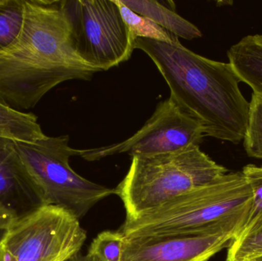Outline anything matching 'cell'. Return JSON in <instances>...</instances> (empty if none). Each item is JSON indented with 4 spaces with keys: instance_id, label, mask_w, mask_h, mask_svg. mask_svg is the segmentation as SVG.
Segmentation results:
<instances>
[{
    "instance_id": "1",
    "label": "cell",
    "mask_w": 262,
    "mask_h": 261,
    "mask_svg": "<svg viewBox=\"0 0 262 261\" xmlns=\"http://www.w3.org/2000/svg\"><path fill=\"white\" fill-rule=\"evenodd\" d=\"M97 72L77 52L63 0H25L21 31L0 50V102L29 110L58 84Z\"/></svg>"
},
{
    "instance_id": "2",
    "label": "cell",
    "mask_w": 262,
    "mask_h": 261,
    "mask_svg": "<svg viewBox=\"0 0 262 261\" xmlns=\"http://www.w3.org/2000/svg\"><path fill=\"white\" fill-rule=\"evenodd\" d=\"M152 60L172 98L201 124L205 136L237 144L244 139L249 102L230 63L213 61L180 44L137 38L135 49Z\"/></svg>"
},
{
    "instance_id": "3",
    "label": "cell",
    "mask_w": 262,
    "mask_h": 261,
    "mask_svg": "<svg viewBox=\"0 0 262 261\" xmlns=\"http://www.w3.org/2000/svg\"><path fill=\"white\" fill-rule=\"evenodd\" d=\"M252 201L242 171L228 173L137 219L125 220L120 231L126 239L224 232L238 235L247 223Z\"/></svg>"
},
{
    "instance_id": "4",
    "label": "cell",
    "mask_w": 262,
    "mask_h": 261,
    "mask_svg": "<svg viewBox=\"0 0 262 261\" xmlns=\"http://www.w3.org/2000/svg\"><path fill=\"white\" fill-rule=\"evenodd\" d=\"M228 173L194 146L149 156H133L125 177L115 188L124 204L126 220L137 219L171 199Z\"/></svg>"
},
{
    "instance_id": "5",
    "label": "cell",
    "mask_w": 262,
    "mask_h": 261,
    "mask_svg": "<svg viewBox=\"0 0 262 261\" xmlns=\"http://www.w3.org/2000/svg\"><path fill=\"white\" fill-rule=\"evenodd\" d=\"M69 140L68 135L46 136L35 143L15 144L42 205L59 207L80 220L98 202L115 195V190L88 180L72 170L70 158L79 156V150L72 148Z\"/></svg>"
},
{
    "instance_id": "6",
    "label": "cell",
    "mask_w": 262,
    "mask_h": 261,
    "mask_svg": "<svg viewBox=\"0 0 262 261\" xmlns=\"http://www.w3.org/2000/svg\"><path fill=\"white\" fill-rule=\"evenodd\" d=\"M86 239L73 215L41 205L6 230L0 242V261H66L80 252Z\"/></svg>"
},
{
    "instance_id": "7",
    "label": "cell",
    "mask_w": 262,
    "mask_h": 261,
    "mask_svg": "<svg viewBox=\"0 0 262 261\" xmlns=\"http://www.w3.org/2000/svg\"><path fill=\"white\" fill-rule=\"evenodd\" d=\"M81 59L99 72L130 59L136 38L116 0H63Z\"/></svg>"
},
{
    "instance_id": "8",
    "label": "cell",
    "mask_w": 262,
    "mask_h": 261,
    "mask_svg": "<svg viewBox=\"0 0 262 261\" xmlns=\"http://www.w3.org/2000/svg\"><path fill=\"white\" fill-rule=\"evenodd\" d=\"M204 136L201 124L169 97L159 103L144 125L125 140L79 150V156L93 162L122 153L131 157L154 156L200 146Z\"/></svg>"
},
{
    "instance_id": "9",
    "label": "cell",
    "mask_w": 262,
    "mask_h": 261,
    "mask_svg": "<svg viewBox=\"0 0 262 261\" xmlns=\"http://www.w3.org/2000/svg\"><path fill=\"white\" fill-rule=\"evenodd\" d=\"M234 232L126 239L121 261H209L229 248Z\"/></svg>"
},
{
    "instance_id": "10",
    "label": "cell",
    "mask_w": 262,
    "mask_h": 261,
    "mask_svg": "<svg viewBox=\"0 0 262 261\" xmlns=\"http://www.w3.org/2000/svg\"><path fill=\"white\" fill-rule=\"evenodd\" d=\"M42 205L18 155L15 141L0 137V229Z\"/></svg>"
},
{
    "instance_id": "11",
    "label": "cell",
    "mask_w": 262,
    "mask_h": 261,
    "mask_svg": "<svg viewBox=\"0 0 262 261\" xmlns=\"http://www.w3.org/2000/svg\"><path fill=\"white\" fill-rule=\"evenodd\" d=\"M227 55L240 81L262 96V35L243 37L229 49Z\"/></svg>"
},
{
    "instance_id": "12",
    "label": "cell",
    "mask_w": 262,
    "mask_h": 261,
    "mask_svg": "<svg viewBox=\"0 0 262 261\" xmlns=\"http://www.w3.org/2000/svg\"><path fill=\"white\" fill-rule=\"evenodd\" d=\"M121 2L130 10L149 18L177 38L192 40L203 35L196 26L159 2L152 0H121Z\"/></svg>"
},
{
    "instance_id": "13",
    "label": "cell",
    "mask_w": 262,
    "mask_h": 261,
    "mask_svg": "<svg viewBox=\"0 0 262 261\" xmlns=\"http://www.w3.org/2000/svg\"><path fill=\"white\" fill-rule=\"evenodd\" d=\"M38 118L0 102V137L15 142L35 143L46 137Z\"/></svg>"
},
{
    "instance_id": "14",
    "label": "cell",
    "mask_w": 262,
    "mask_h": 261,
    "mask_svg": "<svg viewBox=\"0 0 262 261\" xmlns=\"http://www.w3.org/2000/svg\"><path fill=\"white\" fill-rule=\"evenodd\" d=\"M262 256V215L248 223L232 241L226 261H250Z\"/></svg>"
},
{
    "instance_id": "15",
    "label": "cell",
    "mask_w": 262,
    "mask_h": 261,
    "mask_svg": "<svg viewBox=\"0 0 262 261\" xmlns=\"http://www.w3.org/2000/svg\"><path fill=\"white\" fill-rule=\"evenodd\" d=\"M121 15L128 26L133 36L137 38H146L162 42L175 43L180 41L179 38L172 35L157 23L143 15H138L124 6L121 0H116Z\"/></svg>"
},
{
    "instance_id": "16",
    "label": "cell",
    "mask_w": 262,
    "mask_h": 261,
    "mask_svg": "<svg viewBox=\"0 0 262 261\" xmlns=\"http://www.w3.org/2000/svg\"><path fill=\"white\" fill-rule=\"evenodd\" d=\"M24 15L25 0H0V50L17 38Z\"/></svg>"
},
{
    "instance_id": "17",
    "label": "cell",
    "mask_w": 262,
    "mask_h": 261,
    "mask_svg": "<svg viewBox=\"0 0 262 261\" xmlns=\"http://www.w3.org/2000/svg\"><path fill=\"white\" fill-rule=\"evenodd\" d=\"M244 147L249 157L262 159V96L252 93Z\"/></svg>"
},
{
    "instance_id": "18",
    "label": "cell",
    "mask_w": 262,
    "mask_h": 261,
    "mask_svg": "<svg viewBox=\"0 0 262 261\" xmlns=\"http://www.w3.org/2000/svg\"><path fill=\"white\" fill-rule=\"evenodd\" d=\"M124 241L120 231H103L92 241L88 254L99 261H121Z\"/></svg>"
},
{
    "instance_id": "19",
    "label": "cell",
    "mask_w": 262,
    "mask_h": 261,
    "mask_svg": "<svg viewBox=\"0 0 262 261\" xmlns=\"http://www.w3.org/2000/svg\"><path fill=\"white\" fill-rule=\"evenodd\" d=\"M242 173L246 177L252 194V205L246 225L262 215V165L249 164L243 168Z\"/></svg>"
},
{
    "instance_id": "20",
    "label": "cell",
    "mask_w": 262,
    "mask_h": 261,
    "mask_svg": "<svg viewBox=\"0 0 262 261\" xmlns=\"http://www.w3.org/2000/svg\"><path fill=\"white\" fill-rule=\"evenodd\" d=\"M66 261H99L96 257L90 255V254H81V253L75 254L72 257Z\"/></svg>"
},
{
    "instance_id": "21",
    "label": "cell",
    "mask_w": 262,
    "mask_h": 261,
    "mask_svg": "<svg viewBox=\"0 0 262 261\" xmlns=\"http://www.w3.org/2000/svg\"><path fill=\"white\" fill-rule=\"evenodd\" d=\"M6 230L0 229V242H1L2 239L4 237L5 234H6Z\"/></svg>"
},
{
    "instance_id": "22",
    "label": "cell",
    "mask_w": 262,
    "mask_h": 261,
    "mask_svg": "<svg viewBox=\"0 0 262 261\" xmlns=\"http://www.w3.org/2000/svg\"><path fill=\"white\" fill-rule=\"evenodd\" d=\"M250 261H262V256H260V257H256V258L253 259V260Z\"/></svg>"
}]
</instances>
